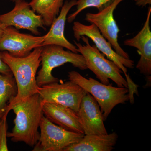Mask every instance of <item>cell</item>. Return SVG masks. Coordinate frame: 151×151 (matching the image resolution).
I'll list each match as a JSON object with an SVG mask.
<instances>
[{
	"instance_id": "obj_1",
	"label": "cell",
	"mask_w": 151,
	"mask_h": 151,
	"mask_svg": "<svg viewBox=\"0 0 151 151\" xmlns=\"http://www.w3.org/2000/svg\"><path fill=\"white\" fill-rule=\"evenodd\" d=\"M42 47H37L24 57L12 56L6 51H1V55L12 73L17 87L16 97L10 101L6 112L9 113L11 108L17 103L24 101L38 93L36 74L41 63L40 55Z\"/></svg>"
},
{
	"instance_id": "obj_2",
	"label": "cell",
	"mask_w": 151,
	"mask_h": 151,
	"mask_svg": "<svg viewBox=\"0 0 151 151\" xmlns=\"http://www.w3.org/2000/svg\"><path fill=\"white\" fill-rule=\"evenodd\" d=\"M44 103L38 93L13 105L16 115L12 132H8L7 137L14 142H23L34 147L37 142L40 133L38 129L42 118L44 116Z\"/></svg>"
},
{
	"instance_id": "obj_3",
	"label": "cell",
	"mask_w": 151,
	"mask_h": 151,
	"mask_svg": "<svg viewBox=\"0 0 151 151\" xmlns=\"http://www.w3.org/2000/svg\"><path fill=\"white\" fill-rule=\"evenodd\" d=\"M68 76L69 81L79 85L93 96L100 106L104 121L116 106L129 100L127 88L106 85L91 77L85 78L74 70L68 72Z\"/></svg>"
},
{
	"instance_id": "obj_4",
	"label": "cell",
	"mask_w": 151,
	"mask_h": 151,
	"mask_svg": "<svg viewBox=\"0 0 151 151\" xmlns=\"http://www.w3.org/2000/svg\"><path fill=\"white\" fill-rule=\"evenodd\" d=\"M89 38L82 36L81 40L85 44L82 45L74 41L78 52L84 57L87 69L94 73L101 83L110 84L109 79L114 81L118 87H128L127 80L123 77V72L112 60L106 58L95 45H90Z\"/></svg>"
},
{
	"instance_id": "obj_5",
	"label": "cell",
	"mask_w": 151,
	"mask_h": 151,
	"mask_svg": "<svg viewBox=\"0 0 151 151\" xmlns=\"http://www.w3.org/2000/svg\"><path fill=\"white\" fill-rule=\"evenodd\" d=\"M42 68L36 76L38 86L59 82V79L53 76L52 71L55 68L66 63L81 70L87 69L84 57L81 54L65 50L59 45H48L42 47L40 55Z\"/></svg>"
},
{
	"instance_id": "obj_6",
	"label": "cell",
	"mask_w": 151,
	"mask_h": 151,
	"mask_svg": "<svg viewBox=\"0 0 151 151\" xmlns=\"http://www.w3.org/2000/svg\"><path fill=\"white\" fill-rule=\"evenodd\" d=\"M40 136L33 151H63L78 142L84 134L65 129L50 122L44 116L41 120Z\"/></svg>"
},
{
	"instance_id": "obj_7",
	"label": "cell",
	"mask_w": 151,
	"mask_h": 151,
	"mask_svg": "<svg viewBox=\"0 0 151 151\" xmlns=\"http://www.w3.org/2000/svg\"><path fill=\"white\" fill-rule=\"evenodd\" d=\"M86 93L82 87L69 80L65 83L54 82L40 86L38 92L43 103L63 105L76 113L82 98Z\"/></svg>"
},
{
	"instance_id": "obj_8",
	"label": "cell",
	"mask_w": 151,
	"mask_h": 151,
	"mask_svg": "<svg viewBox=\"0 0 151 151\" xmlns=\"http://www.w3.org/2000/svg\"><path fill=\"white\" fill-rule=\"evenodd\" d=\"M72 29L73 35L77 41H80L82 36L92 40L100 52L107 57L108 59L115 63L124 74L127 73V68L132 69L134 67V60L130 58L127 59L118 54L95 25L91 24L86 25L79 22H74Z\"/></svg>"
},
{
	"instance_id": "obj_9",
	"label": "cell",
	"mask_w": 151,
	"mask_h": 151,
	"mask_svg": "<svg viewBox=\"0 0 151 151\" xmlns=\"http://www.w3.org/2000/svg\"><path fill=\"white\" fill-rule=\"evenodd\" d=\"M124 0H113V2L97 13H88L85 20L97 27L104 37L111 44L114 50L119 55L130 59L128 53L124 51L118 42L120 29L113 17V13L117 6Z\"/></svg>"
},
{
	"instance_id": "obj_10",
	"label": "cell",
	"mask_w": 151,
	"mask_h": 151,
	"mask_svg": "<svg viewBox=\"0 0 151 151\" xmlns=\"http://www.w3.org/2000/svg\"><path fill=\"white\" fill-rule=\"evenodd\" d=\"M13 9L7 13L0 15V22L7 27L29 31L35 35H40L39 28L46 29L42 17L31 8L24 0H17Z\"/></svg>"
},
{
	"instance_id": "obj_11",
	"label": "cell",
	"mask_w": 151,
	"mask_h": 151,
	"mask_svg": "<svg viewBox=\"0 0 151 151\" xmlns=\"http://www.w3.org/2000/svg\"><path fill=\"white\" fill-rule=\"evenodd\" d=\"M45 37V35L36 36L21 33L13 27H7L0 38V51L7 52L16 57H24L34 49L42 47Z\"/></svg>"
},
{
	"instance_id": "obj_12",
	"label": "cell",
	"mask_w": 151,
	"mask_h": 151,
	"mask_svg": "<svg viewBox=\"0 0 151 151\" xmlns=\"http://www.w3.org/2000/svg\"><path fill=\"white\" fill-rule=\"evenodd\" d=\"M77 114L84 135L108 134L100 106L89 93L82 98Z\"/></svg>"
},
{
	"instance_id": "obj_13",
	"label": "cell",
	"mask_w": 151,
	"mask_h": 151,
	"mask_svg": "<svg viewBox=\"0 0 151 151\" xmlns=\"http://www.w3.org/2000/svg\"><path fill=\"white\" fill-rule=\"evenodd\" d=\"M151 14V8L150 7L142 29L134 37L124 41V45L137 49L140 58L136 68L141 74L146 77L151 75V32L150 25Z\"/></svg>"
},
{
	"instance_id": "obj_14",
	"label": "cell",
	"mask_w": 151,
	"mask_h": 151,
	"mask_svg": "<svg viewBox=\"0 0 151 151\" xmlns=\"http://www.w3.org/2000/svg\"><path fill=\"white\" fill-rule=\"evenodd\" d=\"M77 0L65 1L60 12L51 25V28L45 37L42 46L48 45H57L63 47L75 53H78L76 45L70 43L64 35L65 22L68 14L70 9L76 5Z\"/></svg>"
},
{
	"instance_id": "obj_15",
	"label": "cell",
	"mask_w": 151,
	"mask_h": 151,
	"mask_svg": "<svg viewBox=\"0 0 151 151\" xmlns=\"http://www.w3.org/2000/svg\"><path fill=\"white\" fill-rule=\"evenodd\" d=\"M44 115L49 120L65 129L84 134L77 113L70 108L54 103H44Z\"/></svg>"
},
{
	"instance_id": "obj_16",
	"label": "cell",
	"mask_w": 151,
	"mask_h": 151,
	"mask_svg": "<svg viewBox=\"0 0 151 151\" xmlns=\"http://www.w3.org/2000/svg\"><path fill=\"white\" fill-rule=\"evenodd\" d=\"M118 137L116 132L105 134L84 135L81 140L63 151H111L114 149Z\"/></svg>"
},
{
	"instance_id": "obj_17",
	"label": "cell",
	"mask_w": 151,
	"mask_h": 151,
	"mask_svg": "<svg viewBox=\"0 0 151 151\" xmlns=\"http://www.w3.org/2000/svg\"><path fill=\"white\" fill-rule=\"evenodd\" d=\"M29 4L34 12L42 17L45 26L49 27L59 15L64 0H32Z\"/></svg>"
},
{
	"instance_id": "obj_18",
	"label": "cell",
	"mask_w": 151,
	"mask_h": 151,
	"mask_svg": "<svg viewBox=\"0 0 151 151\" xmlns=\"http://www.w3.org/2000/svg\"><path fill=\"white\" fill-rule=\"evenodd\" d=\"M17 93V87L12 73H0V110L6 108Z\"/></svg>"
},
{
	"instance_id": "obj_19",
	"label": "cell",
	"mask_w": 151,
	"mask_h": 151,
	"mask_svg": "<svg viewBox=\"0 0 151 151\" xmlns=\"http://www.w3.org/2000/svg\"><path fill=\"white\" fill-rule=\"evenodd\" d=\"M113 0H78L76 1V10L68 16L67 19L69 23L72 22L81 12L88 8H96L99 11L109 5Z\"/></svg>"
},
{
	"instance_id": "obj_20",
	"label": "cell",
	"mask_w": 151,
	"mask_h": 151,
	"mask_svg": "<svg viewBox=\"0 0 151 151\" xmlns=\"http://www.w3.org/2000/svg\"><path fill=\"white\" fill-rule=\"evenodd\" d=\"M9 113L5 112L0 119V151H8L7 137L8 124L7 118Z\"/></svg>"
},
{
	"instance_id": "obj_21",
	"label": "cell",
	"mask_w": 151,
	"mask_h": 151,
	"mask_svg": "<svg viewBox=\"0 0 151 151\" xmlns=\"http://www.w3.org/2000/svg\"><path fill=\"white\" fill-rule=\"evenodd\" d=\"M124 74L126 76V80H127V84H128L127 88H129L128 94H129V100H130V103H134V100L133 94H134V93H135V94H137L138 95L137 90L138 86L134 83V82L130 78L129 74H127V73H125Z\"/></svg>"
},
{
	"instance_id": "obj_22",
	"label": "cell",
	"mask_w": 151,
	"mask_h": 151,
	"mask_svg": "<svg viewBox=\"0 0 151 151\" xmlns=\"http://www.w3.org/2000/svg\"><path fill=\"white\" fill-rule=\"evenodd\" d=\"M12 73V71L8 65L3 60L0 52V73L7 74Z\"/></svg>"
},
{
	"instance_id": "obj_23",
	"label": "cell",
	"mask_w": 151,
	"mask_h": 151,
	"mask_svg": "<svg viewBox=\"0 0 151 151\" xmlns=\"http://www.w3.org/2000/svg\"><path fill=\"white\" fill-rule=\"evenodd\" d=\"M136 5L142 7L151 4V0H134Z\"/></svg>"
},
{
	"instance_id": "obj_24",
	"label": "cell",
	"mask_w": 151,
	"mask_h": 151,
	"mask_svg": "<svg viewBox=\"0 0 151 151\" xmlns=\"http://www.w3.org/2000/svg\"><path fill=\"white\" fill-rule=\"evenodd\" d=\"M6 27L3 24L0 22V38H1L2 35L3 33H4V31Z\"/></svg>"
},
{
	"instance_id": "obj_25",
	"label": "cell",
	"mask_w": 151,
	"mask_h": 151,
	"mask_svg": "<svg viewBox=\"0 0 151 151\" xmlns=\"http://www.w3.org/2000/svg\"><path fill=\"white\" fill-rule=\"evenodd\" d=\"M6 108H4V109L0 110V119L2 117L3 115L4 114L6 111Z\"/></svg>"
},
{
	"instance_id": "obj_26",
	"label": "cell",
	"mask_w": 151,
	"mask_h": 151,
	"mask_svg": "<svg viewBox=\"0 0 151 151\" xmlns=\"http://www.w3.org/2000/svg\"><path fill=\"white\" fill-rule=\"evenodd\" d=\"M12 1H13L14 2H15V1H16L17 0H12Z\"/></svg>"
}]
</instances>
